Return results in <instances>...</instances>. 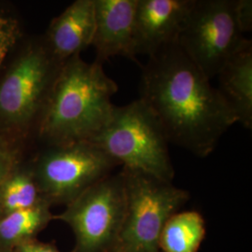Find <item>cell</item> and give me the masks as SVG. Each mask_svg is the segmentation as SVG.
I'll use <instances>...</instances> for the list:
<instances>
[{
	"label": "cell",
	"instance_id": "cell-1",
	"mask_svg": "<svg viewBox=\"0 0 252 252\" xmlns=\"http://www.w3.org/2000/svg\"><path fill=\"white\" fill-rule=\"evenodd\" d=\"M140 97L162 126L168 143L205 158L234 124V112L210 80L176 43L143 64Z\"/></svg>",
	"mask_w": 252,
	"mask_h": 252
},
{
	"label": "cell",
	"instance_id": "cell-2",
	"mask_svg": "<svg viewBox=\"0 0 252 252\" xmlns=\"http://www.w3.org/2000/svg\"><path fill=\"white\" fill-rule=\"evenodd\" d=\"M117 91L103 64L73 56L54 82L35 141L41 146L90 141L111 116L115 107L111 98Z\"/></svg>",
	"mask_w": 252,
	"mask_h": 252
},
{
	"label": "cell",
	"instance_id": "cell-3",
	"mask_svg": "<svg viewBox=\"0 0 252 252\" xmlns=\"http://www.w3.org/2000/svg\"><path fill=\"white\" fill-rule=\"evenodd\" d=\"M63 63L43 36L22 39L0 71V134L29 151Z\"/></svg>",
	"mask_w": 252,
	"mask_h": 252
},
{
	"label": "cell",
	"instance_id": "cell-4",
	"mask_svg": "<svg viewBox=\"0 0 252 252\" xmlns=\"http://www.w3.org/2000/svg\"><path fill=\"white\" fill-rule=\"evenodd\" d=\"M89 142L123 167L173 182L168 141L158 119L141 99L115 106L106 126Z\"/></svg>",
	"mask_w": 252,
	"mask_h": 252
},
{
	"label": "cell",
	"instance_id": "cell-5",
	"mask_svg": "<svg viewBox=\"0 0 252 252\" xmlns=\"http://www.w3.org/2000/svg\"><path fill=\"white\" fill-rule=\"evenodd\" d=\"M122 174L126 213L113 252H160L163 226L189 201V193L144 172L123 167Z\"/></svg>",
	"mask_w": 252,
	"mask_h": 252
},
{
	"label": "cell",
	"instance_id": "cell-6",
	"mask_svg": "<svg viewBox=\"0 0 252 252\" xmlns=\"http://www.w3.org/2000/svg\"><path fill=\"white\" fill-rule=\"evenodd\" d=\"M42 198L68 205L120 164L89 141L42 145L29 158Z\"/></svg>",
	"mask_w": 252,
	"mask_h": 252
},
{
	"label": "cell",
	"instance_id": "cell-7",
	"mask_svg": "<svg viewBox=\"0 0 252 252\" xmlns=\"http://www.w3.org/2000/svg\"><path fill=\"white\" fill-rule=\"evenodd\" d=\"M126 213V192L122 171L110 174L83 191L54 220L72 229L71 252H113Z\"/></svg>",
	"mask_w": 252,
	"mask_h": 252
},
{
	"label": "cell",
	"instance_id": "cell-8",
	"mask_svg": "<svg viewBox=\"0 0 252 252\" xmlns=\"http://www.w3.org/2000/svg\"><path fill=\"white\" fill-rule=\"evenodd\" d=\"M237 0H195L177 44L209 80L243 41Z\"/></svg>",
	"mask_w": 252,
	"mask_h": 252
},
{
	"label": "cell",
	"instance_id": "cell-9",
	"mask_svg": "<svg viewBox=\"0 0 252 252\" xmlns=\"http://www.w3.org/2000/svg\"><path fill=\"white\" fill-rule=\"evenodd\" d=\"M195 0H136L135 52L152 56L177 42Z\"/></svg>",
	"mask_w": 252,
	"mask_h": 252
},
{
	"label": "cell",
	"instance_id": "cell-10",
	"mask_svg": "<svg viewBox=\"0 0 252 252\" xmlns=\"http://www.w3.org/2000/svg\"><path fill=\"white\" fill-rule=\"evenodd\" d=\"M94 34L92 45L96 63L123 56L138 63L135 52V11L136 0H94Z\"/></svg>",
	"mask_w": 252,
	"mask_h": 252
},
{
	"label": "cell",
	"instance_id": "cell-11",
	"mask_svg": "<svg viewBox=\"0 0 252 252\" xmlns=\"http://www.w3.org/2000/svg\"><path fill=\"white\" fill-rule=\"evenodd\" d=\"M94 27V1L76 0L51 21L42 36L54 57L64 63L92 45Z\"/></svg>",
	"mask_w": 252,
	"mask_h": 252
},
{
	"label": "cell",
	"instance_id": "cell-12",
	"mask_svg": "<svg viewBox=\"0 0 252 252\" xmlns=\"http://www.w3.org/2000/svg\"><path fill=\"white\" fill-rule=\"evenodd\" d=\"M220 88L236 122L252 127V42L244 38L241 44L226 61L217 75Z\"/></svg>",
	"mask_w": 252,
	"mask_h": 252
},
{
	"label": "cell",
	"instance_id": "cell-13",
	"mask_svg": "<svg viewBox=\"0 0 252 252\" xmlns=\"http://www.w3.org/2000/svg\"><path fill=\"white\" fill-rule=\"evenodd\" d=\"M52 206L43 201L35 207L0 217V247L14 251L17 247L36 239L54 220Z\"/></svg>",
	"mask_w": 252,
	"mask_h": 252
},
{
	"label": "cell",
	"instance_id": "cell-14",
	"mask_svg": "<svg viewBox=\"0 0 252 252\" xmlns=\"http://www.w3.org/2000/svg\"><path fill=\"white\" fill-rule=\"evenodd\" d=\"M206 233V221L200 212L178 211L162 228L159 250L163 252H198Z\"/></svg>",
	"mask_w": 252,
	"mask_h": 252
},
{
	"label": "cell",
	"instance_id": "cell-15",
	"mask_svg": "<svg viewBox=\"0 0 252 252\" xmlns=\"http://www.w3.org/2000/svg\"><path fill=\"white\" fill-rule=\"evenodd\" d=\"M43 201L29 159L26 158L9 174L0 189V217L35 207Z\"/></svg>",
	"mask_w": 252,
	"mask_h": 252
},
{
	"label": "cell",
	"instance_id": "cell-16",
	"mask_svg": "<svg viewBox=\"0 0 252 252\" xmlns=\"http://www.w3.org/2000/svg\"><path fill=\"white\" fill-rule=\"evenodd\" d=\"M25 36L18 12L8 3L0 2V71Z\"/></svg>",
	"mask_w": 252,
	"mask_h": 252
},
{
	"label": "cell",
	"instance_id": "cell-17",
	"mask_svg": "<svg viewBox=\"0 0 252 252\" xmlns=\"http://www.w3.org/2000/svg\"><path fill=\"white\" fill-rule=\"evenodd\" d=\"M27 152L23 145L0 134V189L9 174L27 158Z\"/></svg>",
	"mask_w": 252,
	"mask_h": 252
},
{
	"label": "cell",
	"instance_id": "cell-18",
	"mask_svg": "<svg viewBox=\"0 0 252 252\" xmlns=\"http://www.w3.org/2000/svg\"><path fill=\"white\" fill-rule=\"evenodd\" d=\"M237 18L244 33L251 31L252 27V0H237L236 5Z\"/></svg>",
	"mask_w": 252,
	"mask_h": 252
},
{
	"label": "cell",
	"instance_id": "cell-19",
	"mask_svg": "<svg viewBox=\"0 0 252 252\" xmlns=\"http://www.w3.org/2000/svg\"><path fill=\"white\" fill-rule=\"evenodd\" d=\"M14 252H61L54 243L41 242L34 239L17 247Z\"/></svg>",
	"mask_w": 252,
	"mask_h": 252
},
{
	"label": "cell",
	"instance_id": "cell-20",
	"mask_svg": "<svg viewBox=\"0 0 252 252\" xmlns=\"http://www.w3.org/2000/svg\"><path fill=\"white\" fill-rule=\"evenodd\" d=\"M0 252H14V251H11V250H8V249L0 247Z\"/></svg>",
	"mask_w": 252,
	"mask_h": 252
},
{
	"label": "cell",
	"instance_id": "cell-21",
	"mask_svg": "<svg viewBox=\"0 0 252 252\" xmlns=\"http://www.w3.org/2000/svg\"></svg>",
	"mask_w": 252,
	"mask_h": 252
}]
</instances>
